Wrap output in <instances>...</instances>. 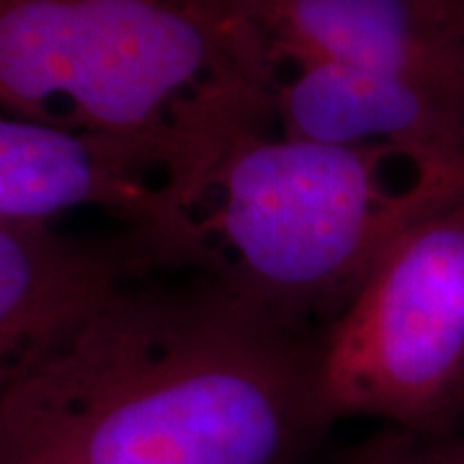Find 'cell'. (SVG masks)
<instances>
[{
    "instance_id": "cell-8",
    "label": "cell",
    "mask_w": 464,
    "mask_h": 464,
    "mask_svg": "<svg viewBox=\"0 0 464 464\" xmlns=\"http://www.w3.org/2000/svg\"><path fill=\"white\" fill-rule=\"evenodd\" d=\"M166 266L130 230L101 240L52 222L0 225V400L96 302Z\"/></svg>"
},
{
    "instance_id": "cell-6",
    "label": "cell",
    "mask_w": 464,
    "mask_h": 464,
    "mask_svg": "<svg viewBox=\"0 0 464 464\" xmlns=\"http://www.w3.org/2000/svg\"><path fill=\"white\" fill-rule=\"evenodd\" d=\"M264 47L274 70L313 63L408 75L464 96L457 0H209Z\"/></svg>"
},
{
    "instance_id": "cell-3",
    "label": "cell",
    "mask_w": 464,
    "mask_h": 464,
    "mask_svg": "<svg viewBox=\"0 0 464 464\" xmlns=\"http://www.w3.org/2000/svg\"><path fill=\"white\" fill-rule=\"evenodd\" d=\"M464 188L387 148H351L258 127L240 134L194 204L209 276L271 317L313 331L331 323L382 253Z\"/></svg>"
},
{
    "instance_id": "cell-1",
    "label": "cell",
    "mask_w": 464,
    "mask_h": 464,
    "mask_svg": "<svg viewBox=\"0 0 464 464\" xmlns=\"http://www.w3.org/2000/svg\"><path fill=\"white\" fill-rule=\"evenodd\" d=\"M315 333L212 276L121 284L0 400V464H299Z\"/></svg>"
},
{
    "instance_id": "cell-4",
    "label": "cell",
    "mask_w": 464,
    "mask_h": 464,
    "mask_svg": "<svg viewBox=\"0 0 464 464\" xmlns=\"http://www.w3.org/2000/svg\"><path fill=\"white\" fill-rule=\"evenodd\" d=\"M462 382L464 188L418 217L315 333L317 423L454 431Z\"/></svg>"
},
{
    "instance_id": "cell-9",
    "label": "cell",
    "mask_w": 464,
    "mask_h": 464,
    "mask_svg": "<svg viewBox=\"0 0 464 464\" xmlns=\"http://www.w3.org/2000/svg\"><path fill=\"white\" fill-rule=\"evenodd\" d=\"M341 464H464V429L405 431L382 426L348 449Z\"/></svg>"
},
{
    "instance_id": "cell-5",
    "label": "cell",
    "mask_w": 464,
    "mask_h": 464,
    "mask_svg": "<svg viewBox=\"0 0 464 464\" xmlns=\"http://www.w3.org/2000/svg\"><path fill=\"white\" fill-rule=\"evenodd\" d=\"M75 209L114 215L170 266H188L204 276L212 271L199 222L134 150L93 134L0 116V225L52 222Z\"/></svg>"
},
{
    "instance_id": "cell-11",
    "label": "cell",
    "mask_w": 464,
    "mask_h": 464,
    "mask_svg": "<svg viewBox=\"0 0 464 464\" xmlns=\"http://www.w3.org/2000/svg\"><path fill=\"white\" fill-rule=\"evenodd\" d=\"M457 3H459V8H462V11H464V0H457Z\"/></svg>"
},
{
    "instance_id": "cell-10",
    "label": "cell",
    "mask_w": 464,
    "mask_h": 464,
    "mask_svg": "<svg viewBox=\"0 0 464 464\" xmlns=\"http://www.w3.org/2000/svg\"><path fill=\"white\" fill-rule=\"evenodd\" d=\"M459 429H464V382L459 398H457V408H454V431H459Z\"/></svg>"
},
{
    "instance_id": "cell-2",
    "label": "cell",
    "mask_w": 464,
    "mask_h": 464,
    "mask_svg": "<svg viewBox=\"0 0 464 464\" xmlns=\"http://www.w3.org/2000/svg\"><path fill=\"white\" fill-rule=\"evenodd\" d=\"M276 81L209 0H0V111L134 150L188 215Z\"/></svg>"
},
{
    "instance_id": "cell-7",
    "label": "cell",
    "mask_w": 464,
    "mask_h": 464,
    "mask_svg": "<svg viewBox=\"0 0 464 464\" xmlns=\"http://www.w3.org/2000/svg\"><path fill=\"white\" fill-rule=\"evenodd\" d=\"M276 132L387 148L411 166L464 179V96L408 75L313 63L274 85Z\"/></svg>"
}]
</instances>
